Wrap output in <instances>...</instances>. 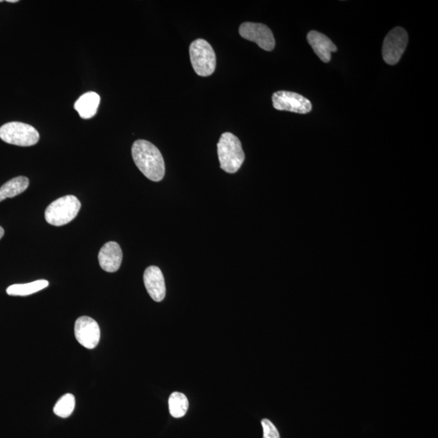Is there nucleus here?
<instances>
[{
    "label": "nucleus",
    "mask_w": 438,
    "mask_h": 438,
    "mask_svg": "<svg viewBox=\"0 0 438 438\" xmlns=\"http://www.w3.org/2000/svg\"><path fill=\"white\" fill-rule=\"evenodd\" d=\"M132 155L135 164L146 178L155 182L164 179V157L155 144L146 140H138L133 144Z\"/></svg>",
    "instance_id": "f257e3e1"
},
{
    "label": "nucleus",
    "mask_w": 438,
    "mask_h": 438,
    "mask_svg": "<svg viewBox=\"0 0 438 438\" xmlns=\"http://www.w3.org/2000/svg\"><path fill=\"white\" fill-rule=\"evenodd\" d=\"M263 428V438H280L279 432L274 424L268 419L261 421Z\"/></svg>",
    "instance_id": "a211bd4d"
},
{
    "label": "nucleus",
    "mask_w": 438,
    "mask_h": 438,
    "mask_svg": "<svg viewBox=\"0 0 438 438\" xmlns=\"http://www.w3.org/2000/svg\"><path fill=\"white\" fill-rule=\"evenodd\" d=\"M272 102L274 107L278 111H291L304 115L313 110V105L308 98L294 92H275L272 96Z\"/></svg>",
    "instance_id": "0eeeda50"
},
{
    "label": "nucleus",
    "mask_w": 438,
    "mask_h": 438,
    "mask_svg": "<svg viewBox=\"0 0 438 438\" xmlns=\"http://www.w3.org/2000/svg\"><path fill=\"white\" fill-rule=\"evenodd\" d=\"M168 405L171 415L174 418H182L188 412V400L182 393L174 392L170 396Z\"/></svg>",
    "instance_id": "dca6fc26"
},
{
    "label": "nucleus",
    "mask_w": 438,
    "mask_h": 438,
    "mask_svg": "<svg viewBox=\"0 0 438 438\" xmlns=\"http://www.w3.org/2000/svg\"><path fill=\"white\" fill-rule=\"evenodd\" d=\"M123 252L116 242H108L103 245L98 254L101 268L106 272L114 273L120 268Z\"/></svg>",
    "instance_id": "9b49d317"
},
{
    "label": "nucleus",
    "mask_w": 438,
    "mask_h": 438,
    "mask_svg": "<svg viewBox=\"0 0 438 438\" xmlns=\"http://www.w3.org/2000/svg\"><path fill=\"white\" fill-rule=\"evenodd\" d=\"M4 236V230L2 227H0V239Z\"/></svg>",
    "instance_id": "6ab92c4d"
},
{
    "label": "nucleus",
    "mask_w": 438,
    "mask_h": 438,
    "mask_svg": "<svg viewBox=\"0 0 438 438\" xmlns=\"http://www.w3.org/2000/svg\"><path fill=\"white\" fill-rule=\"evenodd\" d=\"M218 155L221 169L229 174L237 173L245 160L241 141L231 133H224L221 135Z\"/></svg>",
    "instance_id": "f03ea898"
},
{
    "label": "nucleus",
    "mask_w": 438,
    "mask_h": 438,
    "mask_svg": "<svg viewBox=\"0 0 438 438\" xmlns=\"http://www.w3.org/2000/svg\"><path fill=\"white\" fill-rule=\"evenodd\" d=\"M308 42L313 48L316 55L324 63H329L331 60V54L338 51L337 47L327 36L311 30L307 36Z\"/></svg>",
    "instance_id": "f8f14e48"
},
{
    "label": "nucleus",
    "mask_w": 438,
    "mask_h": 438,
    "mask_svg": "<svg viewBox=\"0 0 438 438\" xmlns=\"http://www.w3.org/2000/svg\"><path fill=\"white\" fill-rule=\"evenodd\" d=\"M100 100V96L97 93H85L76 102L74 108L79 113L81 118L85 120L91 119L92 117L96 115Z\"/></svg>",
    "instance_id": "ddd939ff"
},
{
    "label": "nucleus",
    "mask_w": 438,
    "mask_h": 438,
    "mask_svg": "<svg viewBox=\"0 0 438 438\" xmlns=\"http://www.w3.org/2000/svg\"><path fill=\"white\" fill-rule=\"evenodd\" d=\"M74 332L76 340L87 349H94L100 340L101 331L96 320L80 317L75 323Z\"/></svg>",
    "instance_id": "1a4fd4ad"
},
{
    "label": "nucleus",
    "mask_w": 438,
    "mask_h": 438,
    "mask_svg": "<svg viewBox=\"0 0 438 438\" xmlns=\"http://www.w3.org/2000/svg\"><path fill=\"white\" fill-rule=\"evenodd\" d=\"M189 55L194 71L201 76H209L214 74L216 67V56L213 47L204 39L193 41L189 47Z\"/></svg>",
    "instance_id": "20e7f679"
},
{
    "label": "nucleus",
    "mask_w": 438,
    "mask_h": 438,
    "mask_svg": "<svg viewBox=\"0 0 438 438\" xmlns=\"http://www.w3.org/2000/svg\"><path fill=\"white\" fill-rule=\"evenodd\" d=\"M239 33L243 39L254 42L266 52L273 51L275 39L268 26L261 23L245 22L239 26Z\"/></svg>",
    "instance_id": "6e6552de"
},
{
    "label": "nucleus",
    "mask_w": 438,
    "mask_h": 438,
    "mask_svg": "<svg viewBox=\"0 0 438 438\" xmlns=\"http://www.w3.org/2000/svg\"><path fill=\"white\" fill-rule=\"evenodd\" d=\"M80 207V202L75 196L63 197L48 206L45 219L49 224L61 227L72 222L78 216Z\"/></svg>",
    "instance_id": "7ed1b4c3"
},
{
    "label": "nucleus",
    "mask_w": 438,
    "mask_h": 438,
    "mask_svg": "<svg viewBox=\"0 0 438 438\" xmlns=\"http://www.w3.org/2000/svg\"><path fill=\"white\" fill-rule=\"evenodd\" d=\"M29 185L30 180L25 176H18L9 180L0 188V202L20 195L28 188Z\"/></svg>",
    "instance_id": "4468645a"
},
{
    "label": "nucleus",
    "mask_w": 438,
    "mask_h": 438,
    "mask_svg": "<svg viewBox=\"0 0 438 438\" xmlns=\"http://www.w3.org/2000/svg\"><path fill=\"white\" fill-rule=\"evenodd\" d=\"M7 2H8V3H17L18 0H8Z\"/></svg>",
    "instance_id": "aec40b11"
},
{
    "label": "nucleus",
    "mask_w": 438,
    "mask_h": 438,
    "mask_svg": "<svg viewBox=\"0 0 438 438\" xmlns=\"http://www.w3.org/2000/svg\"><path fill=\"white\" fill-rule=\"evenodd\" d=\"M75 406V397L72 394H66L54 406V413L62 418L69 417L74 413Z\"/></svg>",
    "instance_id": "f3484780"
},
{
    "label": "nucleus",
    "mask_w": 438,
    "mask_h": 438,
    "mask_svg": "<svg viewBox=\"0 0 438 438\" xmlns=\"http://www.w3.org/2000/svg\"><path fill=\"white\" fill-rule=\"evenodd\" d=\"M408 43V34L401 27H396L388 33L382 46L383 60L387 65L398 64Z\"/></svg>",
    "instance_id": "423d86ee"
},
{
    "label": "nucleus",
    "mask_w": 438,
    "mask_h": 438,
    "mask_svg": "<svg viewBox=\"0 0 438 438\" xmlns=\"http://www.w3.org/2000/svg\"><path fill=\"white\" fill-rule=\"evenodd\" d=\"M48 286L49 282L47 280H37L29 283L14 284L7 288V293L9 296H26L43 290Z\"/></svg>",
    "instance_id": "2eb2a0df"
},
{
    "label": "nucleus",
    "mask_w": 438,
    "mask_h": 438,
    "mask_svg": "<svg viewBox=\"0 0 438 438\" xmlns=\"http://www.w3.org/2000/svg\"><path fill=\"white\" fill-rule=\"evenodd\" d=\"M144 283L149 295L156 302H161L166 296L164 274L157 266L151 265L144 270Z\"/></svg>",
    "instance_id": "9d476101"
},
{
    "label": "nucleus",
    "mask_w": 438,
    "mask_h": 438,
    "mask_svg": "<svg viewBox=\"0 0 438 438\" xmlns=\"http://www.w3.org/2000/svg\"><path fill=\"white\" fill-rule=\"evenodd\" d=\"M0 139L18 146H32L39 141V133L30 124L10 122L0 127Z\"/></svg>",
    "instance_id": "39448f33"
}]
</instances>
